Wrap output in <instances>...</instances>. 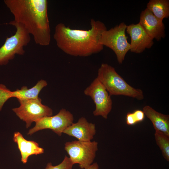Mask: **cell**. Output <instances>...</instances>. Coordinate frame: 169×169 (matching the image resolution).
Masks as SVG:
<instances>
[{
  "instance_id": "cell-6",
  "label": "cell",
  "mask_w": 169,
  "mask_h": 169,
  "mask_svg": "<svg viewBox=\"0 0 169 169\" xmlns=\"http://www.w3.org/2000/svg\"><path fill=\"white\" fill-rule=\"evenodd\" d=\"M98 143L95 141H74L66 142L64 149L73 164H78L81 169H86L91 165L95 157Z\"/></svg>"
},
{
  "instance_id": "cell-1",
  "label": "cell",
  "mask_w": 169,
  "mask_h": 169,
  "mask_svg": "<svg viewBox=\"0 0 169 169\" xmlns=\"http://www.w3.org/2000/svg\"><path fill=\"white\" fill-rule=\"evenodd\" d=\"M91 28L83 30L71 29L62 23L55 27L53 35L58 47L66 54L74 56L85 57L101 51L104 46L99 40L107 29L105 24L92 19Z\"/></svg>"
},
{
  "instance_id": "cell-2",
  "label": "cell",
  "mask_w": 169,
  "mask_h": 169,
  "mask_svg": "<svg viewBox=\"0 0 169 169\" xmlns=\"http://www.w3.org/2000/svg\"><path fill=\"white\" fill-rule=\"evenodd\" d=\"M16 22L22 25L32 35L35 43L49 45L50 28L47 0H4Z\"/></svg>"
},
{
  "instance_id": "cell-3",
  "label": "cell",
  "mask_w": 169,
  "mask_h": 169,
  "mask_svg": "<svg viewBox=\"0 0 169 169\" xmlns=\"http://www.w3.org/2000/svg\"><path fill=\"white\" fill-rule=\"evenodd\" d=\"M97 78L110 95H122L139 100L144 98L143 92L128 84L118 74L115 69L107 64H101Z\"/></svg>"
},
{
  "instance_id": "cell-7",
  "label": "cell",
  "mask_w": 169,
  "mask_h": 169,
  "mask_svg": "<svg viewBox=\"0 0 169 169\" xmlns=\"http://www.w3.org/2000/svg\"><path fill=\"white\" fill-rule=\"evenodd\" d=\"M18 100L20 106L12 110L20 120L25 122L27 128L33 122H36L43 117L53 115L52 110L43 105L39 97Z\"/></svg>"
},
{
  "instance_id": "cell-9",
  "label": "cell",
  "mask_w": 169,
  "mask_h": 169,
  "mask_svg": "<svg viewBox=\"0 0 169 169\" xmlns=\"http://www.w3.org/2000/svg\"><path fill=\"white\" fill-rule=\"evenodd\" d=\"M74 116L69 111L62 109L54 116L43 117L35 122V126L27 134L31 135L35 132L45 129H50L60 136L64 131L73 123Z\"/></svg>"
},
{
  "instance_id": "cell-21",
  "label": "cell",
  "mask_w": 169,
  "mask_h": 169,
  "mask_svg": "<svg viewBox=\"0 0 169 169\" xmlns=\"http://www.w3.org/2000/svg\"><path fill=\"white\" fill-rule=\"evenodd\" d=\"M98 165L96 162H95L90 165L86 169H99Z\"/></svg>"
},
{
  "instance_id": "cell-5",
  "label": "cell",
  "mask_w": 169,
  "mask_h": 169,
  "mask_svg": "<svg viewBox=\"0 0 169 169\" xmlns=\"http://www.w3.org/2000/svg\"><path fill=\"white\" fill-rule=\"evenodd\" d=\"M126 27V24L122 22L109 30L107 29L102 32L99 40L100 44L114 51L119 64L122 63L131 48L125 34Z\"/></svg>"
},
{
  "instance_id": "cell-10",
  "label": "cell",
  "mask_w": 169,
  "mask_h": 169,
  "mask_svg": "<svg viewBox=\"0 0 169 169\" xmlns=\"http://www.w3.org/2000/svg\"><path fill=\"white\" fill-rule=\"evenodd\" d=\"M47 84L46 80L42 79L31 88L28 89L27 86H23L20 89L11 91L4 85L0 84V111L4 103L10 98L15 97L18 100L38 98L39 93Z\"/></svg>"
},
{
  "instance_id": "cell-8",
  "label": "cell",
  "mask_w": 169,
  "mask_h": 169,
  "mask_svg": "<svg viewBox=\"0 0 169 169\" xmlns=\"http://www.w3.org/2000/svg\"><path fill=\"white\" fill-rule=\"evenodd\" d=\"M84 92V95L91 98L95 105L93 115L107 119L112 110V101L111 96L97 77Z\"/></svg>"
},
{
  "instance_id": "cell-20",
  "label": "cell",
  "mask_w": 169,
  "mask_h": 169,
  "mask_svg": "<svg viewBox=\"0 0 169 169\" xmlns=\"http://www.w3.org/2000/svg\"><path fill=\"white\" fill-rule=\"evenodd\" d=\"M126 123L128 125H133L137 123L132 113L128 112L126 115Z\"/></svg>"
},
{
  "instance_id": "cell-15",
  "label": "cell",
  "mask_w": 169,
  "mask_h": 169,
  "mask_svg": "<svg viewBox=\"0 0 169 169\" xmlns=\"http://www.w3.org/2000/svg\"><path fill=\"white\" fill-rule=\"evenodd\" d=\"M145 115L152 123L155 131L162 132L169 136V115L158 112L149 105L143 108Z\"/></svg>"
},
{
  "instance_id": "cell-17",
  "label": "cell",
  "mask_w": 169,
  "mask_h": 169,
  "mask_svg": "<svg viewBox=\"0 0 169 169\" xmlns=\"http://www.w3.org/2000/svg\"><path fill=\"white\" fill-rule=\"evenodd\" d=\"M155 138L156 144L161 150L164 158L169 161V136L163 133L155 131Z\"/></svg>"
},
{
  "instance_id": "cell-12",
  "label": "cell",
  "mask_w": 169,
  "mask_h": 169,
  "mask_svg": "<svg viewBox=\"0 0 169 169\" xmlns=\"http://www.w3.org/2000/svg\"><path fill=\"white\" fill-rule=\"evenodd\" d=\"M138 23L153 40L160 41L166 36L165 28L163 22L158 20L146 8L141 12Z\"/></svg>"
},
{
  "instance_id": "cell-16",
  "label": "cell",
  "mask_w": 169,
  "mask_h": 169,
  "mask_svg": "<svg viewBox=\"0 0 169 169\" xmlns=\"http://www.w3.org/2000/svg\"><path fill=\"white\" fill-rule=\"evenodd\" d=\"M146 8L161 22L169 17V0H150L147 4Z\"/></svg>"
},
{
  "instance_id": "cell-4",
  "label": "cell",
  "mask_w": 169,
  "mask_h": 169,
  "mask_svg": "<svg viewBox=\"0 0 169 169\" xmlns=\"http://www.w3.org/2000/svg\"><path fill=\"white\" fill-rule=\"evenodd\" d=\"M9 24L14 26L16 30L14 35L7 38L0 48V66L7 64L16 54L24 55V47L31 40L30 34L22 25L14 20L10 22Z\"/></svg>"
},
{
  "instance_id": "cell-19",
  "label": "cell",
  "mask_w": 169,
  "mask_h": 169,
  "mask_svg": "<svg viewBox=\"0 0 169 169\" xmlns=\"http://www.w3.org/2000/svg\"><path fill=\"white\" fill-rule=\"evenodd\" d=\"M133 113L137 123L141 122L144 120L145 115L143 110H137Z\"/></svg>"
},
{
  "instance_id": "cell-11",
  "label": "cell",
  "mask_w": 169,
  "mask_h": 169,
  "mask_svg": "<svg viewBox=\"0 0 169 169\" xmlns=\"http://www.w3.org/2000/svg\"><path fill=\"white\" fill-rule=\"evenodd\" d=\"M126 31L131 38L130 51L136 54L150 49L154 44L153 39L147 34L139 23H132L127 26Z\"/></svg>"
},
{
  "instance_id": "cell-14",
  "label": "cell",
  "mask_w": 169,
  "mask_h": 169,
  "mask_svg": "<svg viewBox=\"0 0 169 169\" xmlns=\"http://www.w3.org/2000/svg\"><path fill=\"white\" fill-rule=\"evenodd\" d=\"M13 141L17 144L21 155V161L23 164L27 162L30 156L37 155L44 152V149L39 147L38 143L33 141L27 140L19 132L14 133Z\"/></svg>"
},
{
  "instance_id": "cell-13",
  "label": "cell",
  "mask_w": 169,
  "mask_h": 169,
  "mask_svg": "<svg viewBox=\"0 0 169 169\" xmlns=\"http://www.w3.org/2000/svg\"><path fill=\"white\" fill-rule=\"evenodd\" d=\"M63 133L74 137L79 141H90L96 133L95 126L82 117L77 122L73 123L67 127Z\"/></svg>"
},
{
  "instance_id": "cell-18",
  "label": "cell",
  "mask_w": 169,
  "mask_h": 169,
  "mask_svg": "<svg viewBox=\"0 0 169 169\" xmlns=\"http://www.w3.org/2000/svg\"><path fill=\"white\" fill-rule=\"evenodd\" d=\"M73 165L69 158L65 156L63 161L59 164L53 166L51 162H49L45 169H72Z\"/></svg>"
}]
</instances>
